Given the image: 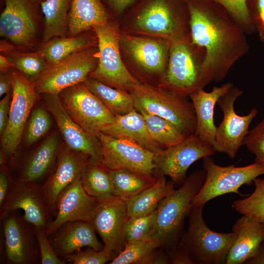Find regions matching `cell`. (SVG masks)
<instances>
[{"instance_id": "f5cc1de1", "label": "cell", "mask_w": 264, "mask_h": 264, "mask_svg": "<svg viewBox=\"0 0 264 264\" xmlns=\"http://www.w3.org/2000/svg\"><path fill=\"white\" fill-rule=\"evenodd\" d=\"M15 68L14 65L4 55H0V72L7 73L11 69Z\"/></svg>"}, {"instance_id": "603a6c76", "label": "cell", "mask_w": 264, "mask_h": 264, "mask_svg": "<svg viewBox=\"0 0 264 264\" xmlns=\"http://www.w3.org/2000/svg\"><path fill=\"white\" fill-rule=\"evenodd\" d=\"M233 87L232 83L228 82L220 87H214L210 92H206L203 89H201L189 96L192 102L197 119L195 134L213 147L217 129L214 122L215 106L220 97Z\"/></svg>"}, {"instance_id": "bcb514c9", "label": "cell", "mask_w": 264, "mask_h": 264, "mask_svg": "<svg viewBox=\"0 0 264 264\" xmlns=\"http://www.w3.org/2000/svg\"><path fill=\"white\" fill-rule=\"evenodd\" d=\"M170 264H194L187 251L179 244L165 249Z\"/></svg>"}, {"instance_id": "d4e9b609", "label": "cell", "mask_w": 264, "mask_h": 264, "mask_svg": "<svg viewBox=\"0 0 264 264\" xmlns=\"http://www.w3.org/2000/svg\"><path fill=\"white\" fill-rule=\"evenodd\" d=\"M101 132L113 137L134 142L155 154L162 150L151 137L143 116L136 110L124 115L115 116L112 123Z\"/></svg>"}, {"instance_id": "7dc6e473", "label": "cell", "mask_w": 264, "mask_h": 264, "mask_svg": "<svg viewBox=\"0 0 264 264\" xmlns=\"http://www.w3.org/2000/svg\"><path fill=\"white\" fill-rule=\"evenodd\" d=\"M12 93L9 92L0 101V134L4 133L9 119Z\"/></svg>"}, {"instance_id": "681fc988", "label": "cell", "mask_w": 264, "mask_h": 264, "mask_svg": "<svg viewBox=\"0 0 264 264\" xmlns=\"http://www.w3.org/2000/svg\"><path fill=\"white\" fill-rule=\"evenodd\" d=\"M107 6L118 14L125 11L135 0H103Z\"/></svg>"}, {"instance_id": "e0dca14e", "label": "cell", "mask_w": 264, "mask_h": 264, "mask_svg": "<svg viewBox=\"0 0 264 264\" xmlns=\"http://www.w3.org/2000/svg\"><path fill=\"white\" fill-rule=\"evenodd\" d=\"M0 207V219L14 211L22 210L27 222L44 230L52 220L53 214L41 184L12 181L7 197Z\"/></svg>"}, {"instance_id": "4dcf8cb0", "label": "cell", "mask_w": 264, "mask_h": 264, "mask_svg": "<svg viewBox=\"0 0 264 264\" xmlns=\"http://www.w3.org/2000/svg\"><path fill=\"white\" fill-rule=\"evenodd\" d=\"M0 52L12 63L16 69L32 82L40 77L48 65L39 50L26 51L17 48L7 41H1Z\"/></svg>"}, {"instance_id": "f6af8a7d", "label": "cell", "mask_w": 264, "mask_h": 264, "mask_svg": "<svg viewBox=\"0 0 264 264\" xmlns=\"http://www.w3.org/2000/svg\"><path fill=\"white\" fill-rule=\"evenodd\" d=\"M246 4L256 32L264 43V0H246Z\"/></svg>"}, {"instance_id": "ab89813d", "label": "cell", "mask_w": 264, "mask_h": 264, "mask_svg": "<svg viewBox=\"0 0 264 264\" xmlns=\"http://www.w3.org/2000/svg\"><path fill=\"white\" fill-rule=\"evenodd\" d=\"M51 125L50 116L44 108L39 107L32 112L29 119L25 142L30 146L38 141L49 130Z\"/></svg>"}, {"instance_id": "f907efd6", "label": "cell", "mask_w": 264, "mask_h": 264, "mask_svg": "<svg viewBox=\"0 0 264 264\" xmlns=\"http://www.w3.org/2000/svg\"><path fill=\"white\" fill-rule=\"evenodd\" d=\"M12 89V81L10 71L7 73L0 72V96L10 92Z\"/></svg>"}, {"instance_id": "2e32d148", "label": "cell", "mask_w": 264, "mask_h": 264, "mask_svg": "<svg viewBox=\"0 0 264 264\" xmlns=\"http://www.w3.org/2000/svg\"><path fill=\"white\" fill-rule=\"evenodd\" d=\"M21 210L2 219L3 258L9 264H36L41 262L39 247L33 226L21 215Z\"/></svg>"}, {"instance_id": "db71d44e", "label": "cell", "mask_w": 264, "mask_h": 264, "mask_svg": "<svg viewBox=\"0 0 264 264\" xmlns=\"http://www.w3.org/2000/svg\"><path fill=\"white\" fill-rule=\"evenodd\" d=\"M34 1H35L36 3H38L39 4H40L42 2L44 1V0H33Z\"/></svg>"}, {"instance_id": "5bb4252c", "label": "cell", "mask_w": 264, "mask_h": 264, "mask_svg": "<svg viewBox=\"0 0 264 264\" xmlns=\"http://www.w3.org/2000/svg\"><path fill=\"white\" fill-rule=\"evenodd\" d=\"M101 163L109 170L124 169L147 176L154 174L155 154L132 141L113 137L100 132Z\"/></svg>"}, {"instance_id": "484cf974", "label": "cell", "mask_w": 264, "mask_h": 264, "mask_svg": "<svg viewBox=\"0 0 264 264\" xmlns=\"http://www.w3.org/2000/svg\"><path fill=\"white\" fill-rule=\"evenodd\" d=\"M103 0H71L68 13L69 37L108 23L110 14Z\"/></svg>"}, {"instance_id": "9c48e42d", "label": "cell", "mask_w": 264, "mask_h": 264, "mask_svg": "<svg viewBox=\"0 0 264 264\" xmlns=\"http://www.w3.org/2000/svg\"><path fill=\"white\" fill-rule=\"evenodd\" d=\"M71 118L86 132L96 137L115 116L88 88L85 83L68 87L58 95Z\"/></svg>"}, {"instance_id": "74e56055", "label": "cell", "mask_w": 264, "mask_h": 264, "mask_svg": "<svg viewBox=\"0 0 264 264\" xmlns=\"http://www.w3.org/2000/svg\"><path fill=\"white\" fill-rule=\"evenodd\" d=\"M255 189L246 198L234 201L233 206L238 213L256 221L264 223V178L253 180Z\"/></svg>"}, {"instance_id": "ac0fdd59", "label": "cell", "mask_w": 264, "mask_h": 264, "mask_svg": "<svg viewBox=\"0 0 264 264\" xmlns=\"http://www.w3.org/2000/svg\"><path fill=\"white\" fill-rule=\"evenodd\" d=\"M127 219L126 205L123 199L115 195L99 198L90 223L101 237L104 249L114 258L125 246L124 229Z\"/></svg>"}, {"instance_id": "4316f807", "label": "cell", "mask_w": 264, "mask_h": 264, "mask_svg": "<svg viewBox=\"0 0 264 264\" xmlns=\"http://www.w3.org/2000/svg\"><path fill=\"white\" fill-rule=\"evenodd\" d=\"M122 42L132 58L145 70L154 73L164 71L171 44L130 36L123 37Z\"/></svg>"}, {"instance_id": "83f0119b", "label": "cell", "mask_w": 264, "mask_h": 264, "mask_svg": "<svg viewBox=\"0 0 264 264\" xmlns=\"http://www.w3.org/2000/svg\"><path fill=\"white\" fill-rule=\"evenodd\" d=\"M59 147V134L52 133L27 157L16 180L40 184L54 164Z\"/></svg>"}, {"instance_id": "60d3db41", "label": "cell", "mask_w": 264, "mask_h": 264, "mask_svg": "<svg viewBox=\"0 0 264 264\" xmlns=\"http://www.w3.org/2000/svg\"><path fill=\"white\" fill-rule=\"evenodd\" d=\"M221 5L245 34L256 32L250 18L246 0H212Z\"/></svg>"}, {"instance_id": "d6986e66", "label": "cell", "mask_w": 264, "mask_h": 264, "mask_svg": "<svg viewBox=\"0 0 264 264\" xmlns=\"http://www.w3.org/2000/svg\"><path fill=\"white\" fill-rule=\"evenodd\" d=\"M81 177H78L59 195L56 201L54 219L45 230L48 236L67 222L91 221L99 198L86 192L81 182Z\"/></svg>"}, {"instance_id": "d6a6232c", "label": "cell", "mask_w": 264, "mask_h": 264, "mask_svg": "<svg viewBox=\"0 0 264 264\" xmlns=\"http://www.w3.org/2000/svg\"><path fill=\"white\" fill-rule=\"evenodd\" d=\"M82 33L73 37L52 38L42 43L38 50L43 53L48 65L55 64L74 53L91 47L93 40Z\"/></svg>"}, {"instance_id": "3957f363", "label": "cell", "mask_w": 264, "mask_h": 264, "mask_svg": "<svg viewBox=\"0 0 264 264\" xmlns=\"http://www.w3.org/2000/svg\"><path fill=\"white\" fill-rule=\"evenodd\" d=\"M206 51L191 37L172 42L164 82L167 89L189 96L213 81L205 65Z\"/></svg>"}, {"instance_id": "f1b7e54d", "label": "cell", "mask_w": 264, "mask_h": 264, "mask_svg": "<svg viewBox=\"0 0 264 264\" xmlns=\"http://www.w3.org/2000/svg\"><path fill=\"white\" fill-rule=\"evenodd\" d=\"M156 182L138 194L123 199L128 218L149 215L155 211L160 201L175 189L173 181L167 182L165 176L157 177Z\"/></svg>"}, {"instance_id": "8fae6325", "label": "cell", "mask_w": 264, "mask_h": 264, "mask_svg": "<svg viewBox=\"0 0 264 264\" xmlns=\"http://www.w3.org/2000/svg\"><path fill=\"white\" fill-rule=\"evenodd\" d=\"M0 17V37L18 48L35 45L39 32L40 4L33 0H4Z\"/></svg>"}, {"instance_id": "e575fe53", "label": "cell", "mask_w": 264, "mask_h": 264, "mask_svg": "<svg viewBox=\"0 0 264 264\" xmlns=\"http://www.w3.org/2000/svg\"><path fill=\"white\" fill-rule=\"evenodd\" d=\"M83 188L89 196L101 198L114 195L110 171L102 163H91L80 178Z\"/></svg>"}, {"instance_id": "ba28073f", "label": "cell", "mask_w": 264, "mask_h": 264, "mask_svg": "<svg viewBox=\"0 0 264 264\" xmlns=\"http://www.w3.org/2000/svg\"><path fill=\"white\" fill-rule=\"evenodd\" d=\"M98 50L89 47L74 53L60 61L48 65L34 82L38 94L58 95L64 89L84 83L95 68L98 62Z\"/></svg>"}, {"instance_id": "44dd1931", "label": "cell", "mask_w": 264, "mask_h": 264, "mask_svg": "<svg viewBox=\"0 0 264 264\" xmlns=\"http://www.w3.org/2000/svg\"><path fill=\"white\" fill-rule=\"evenodd\" d=\"M47 110L54 117L58 127L69 148L88 155L91 163H101L100 145L96 137L86 132L68 115L59 96L43 93Z\"/></svg>"}, {"instance_id": "8d00e7d4", "label": "cell", "mask_w": 264, "mask_h": 264, "mask_svg": "<svg viewBox=\"0 0 264 264\" xmlns=\"http://www.w3.org/2000/svg\"><path fill=\"white\" fill-rule=\"evenodd\" d=\"M158 244L150 238L125 242L123 250L109 264H153Z\"/></svg>"}, {"instance_id": "4fadbf2b", "label": "cell", "mask_w": 264, "mask_h": 264, "mask_svg": "<svg viewBox=\"0 0 264 264\" xmlns=\"http://www.w3.org/2000/svg\"><path fill=\"white\" fill-rule=\"evenodd\" d=\"M213 147L195 134L186 136L180 143L155 154L154 176H168L175 185L183 184L186 173L195 162L215 154Z\"/></svg>"}, {"instance_id": "6da1fadb", "label": "cell", "mask_w": 264, "mask_h": 264, "mask_svg": "<svg viewBox=\"0 0 264 264\" xmlns=\"http://www.w3.org/2000/svg\"><path fill=\"white\" fill-rule=\"evenodd\" d=\"M185 0L192 41L205 49V65L213 81L220 83L249 51L246 34L219 3L212 0Z\"/></svg>"}, {"instance_id": "30bf717a", "label": "cell", "mask_w": 264, "mask_h": 264, "mask_svg": "<svg viewBox=\"0 0 264 264\" xmlns=\"http://www.w3.org/2000/svg\"><path fill=\"white\" fill-rule=\"evenodd\" d=\"M93 29L98 41V62L89 76L118 89L129 90L138 85L139 83L122 62L115 30L108 23L95 26Z\"/></svg>"}, {"instance_id": "1f68e13d", "label": "cell", "mask_w": 264, "mask_h": 264, "mask_svg": "<svg viewBox=\"0 0 264 264\" xmlns=\"http://www.w3.org/2000/svg\"><path fill=\"white\" fill-rule=\"evenodd\" d=\"M84 83L115 116L124 115L135 110L134 100L130 92L113 88L89 76Z\"/></svg>"}, {"instance_id": "52a82bcc", "label": "cell", "mask_w": 264, "mask_h": 264, "mask_svg": "<svg viewBox=\"0 0 264 264\" xmlns=\"http://www.w3.org/2000/svg\"><path fill=\"white\" fill-rule=\"evenodd\" d=\"M202 162L206 178L192 205H204L227 193H236L243 197L239 191L240 187L251 185L255 178L264 175V164L256 162L242 167H236L235 164L223 167L216 164L210 156L202 158Z\"/></svg>"}, {"instance_id": "b9f144b4", "label": "cell", "mask_w": 264, "mask_h": 264, "mask_svg": "<svg viewBox=\"0 0 264 264\" xmlns=\"http://www.w3.org/2000/svg\"><path fill=\"white\" fill-rule=\"evenodd\" d=\"M114 258L111 253L105 249L97 251L87 247L84 250L81 249L65 257L63 260L73 264H104L110 262Z\"/></svg>"}, {"instance_id": "5b68a950", "label": "cell", "mask_w": 264, "mask_h": 264, "mask_svg": "<svg viewBox=\"0 0 264 264\" xmlns=\"http://www.w3.org/2000/svg\"><path fill=\"white\" fill-rule=\"evenodd\" d=\"M204 205H192L189 213L188 228L179 244L187 251L194 264H225L236 238L233 233H220L206 224L202 212Z\"/></svg>"}, {"instance_id": "7402d4cb", "label": "cell", "mask_w": 264, "mask_h": 264, "mask_svg": "<svg viewBox=\"0 0 264 264\" xmlns=\"http://www.w3.org/2000/svg\"><path fill=\"white\" fill-rule=\"evenodd\" d=\"M92 224L87 221L67 222L48 236L51 244L57 256L63 259L85 247L97 251L104 246L97 239Z\"/></svg>"}, {"instance_id": "836d02e7", "label": "cell", "mask_w": 264, "mask_h": 264, "mask_svg": "<svg viewBox=\"0 0 264 264\" xmlns=\"http://www.w3.org/2000/svg\"><path fill=\"white\" fill-rule=\"evenodd\" d=\"M114 186V195L123 199L136 195L154 184L157 178L124 169L109 170Z\"/></svg>"}, {"instance_id": "7a4b0ae2", "label": "cell", "mask_w": 264, "mask_h": 264, "mask_svg": "<svg viewBox=\"0 0 264 264\" xmlns=\"http://www.w3.org/2000/svg\"><path fill=\"white\" fill-rule=\"evenodd\" d=\"M206 178L204 170L192 172L181 186L159 202L149 238L167 249L178 244L184 232V223L193 200Z\"/></svg>"}, {"instance_id": "d590c367", "label": "cell", "mask_w": 264, "mask_h": 264, "mask_svg": "<svg viewBox=\"0 0 264 264\" xmlns=\"http://www.w3.org/2000/svg\"><path fill=\"white\" fill-rule=\"evenodd\" d=\"M149 132L153 140L165 148L176 145L185 137L182 132L169 121L156 115L141 110Z\"/></svg>"}, {"instance_id": "7c38bea8", "label": "cell", "mask_w": 264, "mask_h": 264, "mask_svg": "<svg viewBox=\"0 0 264 264\" xmlns=\"http://www.w3.org/2000/svg\"><path fill=\"white\" fill-rule=\"evenodd\" d=\"M12 98L6 128L1 136L2 151L13 155L20 145L25 124L38 98L34 83L16 68L10 71Z\"/></svg>"}, {"instance_id": "8992f818", "label": "cell", "mask_w": 264, "mask_h": 264, "mask_svg": "<svg viewBox=\"0 0 264 264\" xmlns=\"http://www.w3.org/2000/svg\"><path fill=\"white\" fill-rule=\"evenodd\" d=\"M135 20L145 31L168 38L172 42L191 38L190 13L185 0H145Z\"/></svg>"}, {"instance_id": "ee69618b", "label": "cell", "mask_w": 264, "mask_h": 264, "mask_svg": "<svg viewBox=\"0 0 264 264\" xmlns=\"http://www.w3.org/2000/svg\"><path fill=\"white\" fill-rule=\"evenodd\" d=\"M37 240L42 264H65L66 262L59 257L54 250L45 230L33 226Z\"/></svg>"}, {"instance_id": "c3c4849f", "label": "cell", "mask_w": 264, "mask_h": 264, "mask_svg": "<svg viewBox=\"0 0 264 264\" xmlns=\"http://www.w3.org/2000/svg\"><path fill=\"white\" fill-rule=\"evenodd\" d=\"M11 182L7 172L2 167L0 173V206L7 197Z\"/></svg>"}, {"instance_id": "9a60e30c", "label": "cell", "mask_w": 264, "mask_h": 264, "mask_svg": "<svg viewBox=\"0 0 264 264\" xmlns=\"http://www.w3.org/2000/svg\"><path fill=\"white\" fill-rule=\"evenodd\" d=\"M242 93V90L233 87L217 101L223 118L217 127L213 148L216 152L225 153L232 158L236 157L242 145L243 140L249 132V127L258 113L255 108L245 115L240 116L236 113L234 103Z\"/></svg>"}, {"instance_id": "816d5d0a", "label": "cell", "mask_w": 264, "mask_h": 264, "mask_svg": "<svg viewBox=\"0 0 264 264\" xmlns=\"http://www.w3.org/2000/svg\"><path fill=\"white\" fill-rule=\"evenodd\" d=\"M245 264H264V240L260 243L255 254L247 260Z\"/></svg>"}, {"instance_id": "7bdbcfd3", "label": "cell", "mask_w": 264, "mask_h": 264, "mask_svg": "<svg viewBox=\"0 0 264 264\" xmlns=\"http://www.w3.org/2000/svg\"><path fill=\"white\" fill-rule=\"evenodd\" d=\"M242 145L255 155L254 162L264 164V119L249 131Z\"/></svg>"}, {"instance_id": "277c9868", "label": "cell", "mask_w": 264, "mask_h": 264, "mask_svg": "<svg viewBox=\"0 0 264 264\" xmlns=\"http://www.w3.org/2000/svg\"><path fill=\"white\" fill-rule=\"evenodd\" d=\"M129 91L136 110H143L169 121L185 137L195 134L196 116L192 102L187 96L140 83Z\"/></svg>"}, {"instance_id": "ffe728a7", "label": "cell", "mask_w": 264, "mask_h": 264, "mask_svg": "<svg viewBox=\"0 0 264 264\" xmlns=\"http://www.w3.org/2000/svg\"><path fill=\"white\" fill-rule=\"evenodd\" d=\"M58 156L55 171L42 184L43 193L54 217L59 195L78 177L82 176L90 162L88 155L74 151L66 145Z\"/></svg>"}, {"instance_id": "f546056e", "label": "cell", "mask_w": 264, "mask_h": 264, "mask_svg": "<svg viewBox=\"0 0 264 264\" xmlns=\"http://www.w3.org/2000/svg\"><path fill=\"white\" fill-rule=\"evenodd\" d=\"M71 0H44L40 3L44 19L42 43L68 35Z\"/></svg>"}, {"instance_id": "f35d334b", "label": "cell", "mask_w": 264, "mask_h": 264, "mask_svg": "<svg viewBox=\"0 0 264 264\" xmlns=\"http://www.w3.org/2000/svg\"><path fill=\"white\" fill-rule=\"evenodd\" d=\"M155 218V211L145 216L128 218L124 229L125 242L149 238Z\"/></svg>"}, {"instance_id": "cb8c5ba5", "label": "cell", "mask_w": 264, "mask_h": 264, "mask_svg": "<svg viewBox=\"0 0 264 264\" xmlns=\"http://www.w3.org/2000/svg\"><path fill=\"white\" fill-rule=\"evenodd\" d=\"M232 232L236 238L226 257L225 264H242L255 254L264 240V223L244 215L236 221Z\"/></svg>"}]
</instances>
